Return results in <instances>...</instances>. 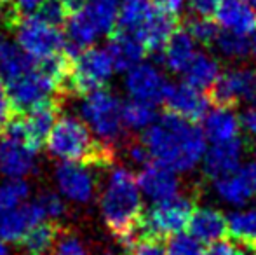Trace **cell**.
Instances as JSON below:
<instances>
[{
    "mask_svg": "<svg viewBox=\"0 0 256 255\" xmlns=\"http://www.w3.org/2000/svg\"><path fill=\"white\" fill-rule=\"evenodd\" d=\"M228 236L240 246L256 248V208L234 211L226 218Z\"/></svg>",
    "mask_w": 256,
    "mask_h": 255,
    "instance_id": "28",
    "label": "cell"
},
{
    "mask_svg": "<svg viewBox=\"0 0 256 255\" xmlns=\"http://www.w3.org/2000/svg\"><path fill=\"white\" fill-rule=\"evenodd\" d=\"M96 255H118L115 250H112V248H102V250H98L96 252Z\"/></svg>",
    "mask_w": 256,
    "mask_h": 255,
    "instance_id": "49",
    "label": "cell"
},
{
    "mask_svg": "<svg viewBox=\"0 0 256 255\" xmlns=\"http://www.w3.org/2000/svg\"><path fill=\"white\" fill-rule=\"evenodd\" d=\"M114 74V63L108 51L100 48H88L74 60L68 93L70 96H86L104 88Z\"/></svg>",
    "mask_w": 256,
    "mask_h": 255,
    "instance_id": "6",
    "label": "cell"
},
{
    "mask_svg": "<svg viewBox=\"0 0 256 255\" xmlns=\"http://www.w3.org/2000/svg\"><path fill=\"white\" fill-rule=\"evenodd\" d=\"M0 255H10L9 248H7V245H4L2 241H0Z\"/></svg>",
    "mask_w": 256,
    "mask_h": 255,
    "instance_id": "50",
    "label": "cell"
},
{
    "mask_svg": "<svg viewBox=\"0 0 256 255\" xmlns=\"http://www.w3.org/2000/svg\"><path fill=\"white\" fill-rule=\"evenodd\" d=\"M49 255H91L84 238L75 229L64 225Z\"/></svg>",
    "mask_w": 256,
    "mask_h": 255,
    "instance_id": "33",
    "label": "cell"
},
{
    "mask_svg": "<svg viewBox=\"0 0 256 255\" xmlns=\"http://www.w3.org/2000/svg\"><path fill=\"white\" fill-rule=\"evenodd\" d=\"M80 114L89 129L110 147H117L126 138V124L122 121V103L110 89L102 88L84 96Z\"/></svg>",
    "mask_w": 256,
    "mask_h": 255,
    "instance_id": "4",
    "label": "cell"
},
{
    "mask_svg": "<svg viewBox=\"0 0 256 255\" xmlns=\"http://www.w3.org/2000/svg\"><path fill=\"white\" fill-rule=\"evenodd\" d=\"M128 156L129 159L132 161L134 164H140V166H146V164H150V154L148 150L145 149V145H143L142 142L140 143H131V145L128 147Z\"/></svg>",
    "mask_w": 256,
    "mask_h": 255,
    "instance_id": "42",
    "label": "cell"
},
{
    "mask_svg": "<svg viewBox=\"0 0 256 255\" xmlns=\"http://www.w3.org/2000/svg\"><path fill=\"white\" fill-rule=\"evenodd\" d=\"M202 131L209 140L214 143L226 142L239 136L240 121L234 109L225 107H214L212 110H208V114L202 119Z\"/></svg>",
    "mask_w": 256,
    "mask_h": 255,
    "instance_id": "24",
    "label": "cell"
},
{
    "mask_svg": "<svg viewBox=\"0 0 256 255\" xmlns=\"http://www.w3.org/2000/svg\"><path fill=\"white\" fill-rule=\"evenodd\" d=\"M178 21L180 20H176V18L168 16V14L155 9L152 16L148 18V21L140 28V32L134 37L143 44L146 55H155L158 58L164 46L168 44L169 37L172 35V32L180 27Z\"/></svg>",
    "mask_w": 256,
    "mask_h": 255,
    "instance_id": "22",
    "label": "cell"
},
{
    "mask_svg": "<svg viewBox=\"0 0 256 255\" xmlns=\"http://www.w3.org/2000/svg\"><path fill=\"white\" fill-rule=\"evenodd\" d=\"M35 170V152L20 140L2 136L0 140V173L9 178H23Z\"/></svg>",
    "mask_w": 256,
    "mask_h": 255,
    "instance_id": "19",
    "label": "cell"
},
{
    "mask_svg": "<svg viewBox=\"0 0 256 255\" xmlns=\"http://www.w3.org/2000/svg\"><path fill=\"white\" fill-rule=\"evenodd\" d=\"M251 53H253V55H254V58H256V34H254L253 41H251Z\"/></svg>",
    "mask_w": 256,
    "mask_h": 255,
    "instance_id": "51",
    "label": "cell"
},
{
    "mask_svg": "<svg viewBox=\"0 0 256 255\" xmlns=\"http://www.w3.org/2000/svg\"><path fill=\"white\" fill-rule=\"evenodd\" d=\"M128 255H166V252L160 239L142 238Z\"/></svg>",
    "mask_w": 256,
    "mask_h": 255,
    "instance_id": "39",
    "label": "cell"
},
{
    "mask_svg": "<svg viewBox=\"0 0 256 255\" xmlns=\"http://www.w3.org/2000/svg\"><path fill=\"white\" fill-rule=\"evenodd\" d=\"M204 255H239V248L236 245H232V243L220 241L212 243L208 252H204Z\"/></svg>",
    "mask_w": 256,
    "mask_h": 255,
    "instance_id": "44",
    "label": "cell"
},
{
    "mask_svg": "<svg viewBox=\"0 0 256 255\" xmlns=\"http://www.w3.org/2000/svg\"><path fill=\"white\" fill-rule=\"evenodd\" d=\"M194 213V201L186 196H176L171 199L154 203L146 211H143L140 220L142 238L166 239L178 234L188 225Z\"/></svg>",
    "mask_w": 256,
    "mask_h": 255,
    "instance_id": "5",
    "label": "cell"
},
{
    "mask_svg": "<svg viewBox=\"0 0 256 255\" xmlns=\"http://www.w3.org/2000/svg\"><path fill=\"white\" fill-rule=\"evenodd\" d=\"M20 51H21L20 46H16L14 42H10L9 39L0 37V65L9 62V60L14 58Z\"/></svg>",
    "mask_w": 256,
    "mask_h": 255,
    "instance_id": "43",
    "label": "cell"
},
{
    "mask_svg": "<svg viewBox=\"0 0 256 255\" xmlns=\"http://www.w3.org/2000/svg\"><path fill=\"white\" fill-rule=\"evenodd\" d=\"M166 255H204V246L194 236L178 232L166 238Z\"/></svg>",
    "mask_w": 256,
    "mask_h": 255,
    "instance_id": "34",
    "label": "cell"
},
{
    "mask_svg": "<svg viewBox=\"0 0 256 255\" xmlns=\"http://www.w3.org/2000/svg\"><path fill=\"white\" fill-rule=\"evenodd\" d=\"M120 0H89L86 13L96 25L100 34H110L115 28Z\"/></svg>",
    "mask_w": 256,
    "mask_h": 255,
    "instance_id": "29",
    "label": "cell"
},
{
    "mask_svg": "<svg viewBox=\"0 0 256 255\" xmlns=\"http://www.w3.org/2000/svg\"><path fill=\"white\" fill-rule=\"evenodd\" d=\"M256 91V68H230L220 74L209 88L208 98L214 107L236 109L240 102H251Z\"/></svg>",
    "mask_w": 256,
    "mask_h": 255,
    "instance_id": "8",
    "label": "cell"
},
{
    "mask_svg": "<svg viewBox=\"0 0 256 255\" xmlns=\"http://www.w3.org/2000/svg\"><path fill=\"white\" fill-rule=\"evenodd\" d=\"M108 35H110L108 37V55H110L115 70L129 72L136 65L142 63L146 51L134 35L117 30V28H114Z\"/></svg>",
    "mask_w": 256,
    "mask_h": 255,
    "instance_id": "21",
    "label": "cell"
},
{
    "mask_svg": "<svg viewBox=\"0 0 256 255\" xmlns=\"http://www.w3.org/2000/svg\"><path fill=\"white\" fill-rule=\"evenodd\" d=\"M4 84H6L14 109L20 114L26 112L34 105H37L38 102L54 95V86L48 77H44L38 72L37 60H35L34 67L14 75V77L6 79Z\"/></svg>",
    "mask_w": 256,
    "mask_h": 255,
    "instance_id": "9",
    "label": "cell"
},
{
    "mask_svg": "<svg viewBox=\"0 0 256 255\" xmlns=\"http://www.w3.org/2000/svg\"><path fill=\"white\" fill-rule=\"evenodd\" d=\"M214 21L223 30L239 35L256 34V11L246 0H220Z\"/></svg>",
    "mask_w": 256,
    "mask_h": 255,
    "instance_id": "18",
    "label": "cell"
},
{
    "mask_svg": "<svg viewBox=\"0 0 256 255\" xmlns=\"http://www.w3.org/2000/svg\"><path fill=\"white\" fill-rule=\"evenodd\" d=\"M166 112L174 114L188 123H199L209 110V98L200 93L197 88L186 84V82H176L168 84L162 100Z\"/></svg>",
    "mask_w": 256,
    "mask_h": 255,
    "instance_id": "10",
    "label": "cell"
},
{
    "mask_svg": "<svg viewBox=\"0 0 256 255\" xmlns=\"http://www.w3.org/2000/svg\"><path fill=\"white\" fill-rule=\"evenodd\" d=\"M194 56H196V42L185 30V27H178L169 37L168 44L164 46L158 58L169 72L183 74L194 60Z\"/></svg>",
    "mask_w": 256,
    "mask_h": 255,
    "instance_id": "23",
    "label": "cell"
},
{
    "mask_svg": "<svg viewBox=\"0 0 256 255\" xmlns=\"http://www.w3.org/2000/svg\"><path fill=\"white\" fill-rule=\"evenodd\" d=\"M37 203L40 204V208L44 210L46 217H51L52 220L60 222L61 218H64V217H66V213H68L66 203L61 199L60 194H56V192H52V191L40 192Z\"/></svg>",
    "mask_w": 256,
    "mask_h": 255,
    "instance_id": "36",
    "label": "cell"
},
{
    "mask_svg": "<svg viewBox=\"0 0 256 255\" xmlns=\"http://www.w3.org/2000/svg\"><path fill=\"white\" fill-rule=\"evenodd\" d=\"M49 154L61 161L106 170L114 166L115 149L94 138L84 121L74 116H60L46 142Z\"/></svg>",
    "mask_w": 256,
    "mask_h": 255,
    "instance_id": "3",
    "label": "cell"
},
{
    "mask_svg": "<svg viewBox=\"0 0 256 255\" xmlns=\"http://www.w3.org/2000/svg\"><path fill=\"white\" fill-rule=\"evenodd\" d=\"M54 178H56L58 189L68 199L77 201L80 204H88L94 199L96 178L89 166L63 161L54 170Z\"/></svg>",
    "mask_w": 256,
    "mask_h": 255,
    "instance_id": "12",
    "label": "cell"
},
{
    "mask_svg": "<svg viewBox=\"0 0 256 255\" xmlns=\"http://www.w3.org/2000/svg\"><path fill=\"white\" fill-rule=\"evenodd\" d=\"M154 6L160 13L180 20L183 16V11H185V0H154Z\"/></svg>",
    "mask_w": 256,
    "mask_h": 255,
    "instance_id": "40",
    "label": "cell"
},
{
    "mask_svg": "<svg viewBox=\"0 0 256 255\" xmlns=\"http://www.w3.org/2000/svg\"><path fill=\"white\" fill-rule=\"evenodd\" d=\"M7 2H10V0H0V6H2V4H7Z\"/></svg>",
    "mask_w": 256,
    "mask_h": 255,
    "instance_id": "53",
    "label": "cell"
},
{
    "mask_svg": "<svg viewBox=\"0 0 256 255\" xmlns=\"http://www.w3.org/2000/svg\"><path fill=\"white\" fill-rule=\"evenodd\" d=\"M100 208L106 229L128 255L142 239L140 220L145 211L138 182L131 171L122 166L112 168L100 197Z\"/></svg>",
    "mask_w": 256,
    "mask_h": 255,
    "instance_id": "2",
    "label": "cell"
},
{
    "mask_svg": "<svg viewBox=\"0 0 256 255\" xmlns=\"http://www.w3.org/2000/svg\"><path fill=\"white\" fill-rule=\"evenodd\" d=\"M188 234L202 245H212L228 236L226 217L214 208H197L188 220Z\"/></svg>",
    "mask_w": 256,
    "mask_h": 255,
    "instance_id": "20",
    "label": "cell"
},
{
    "mask_svg": "<svg viewBox=\"0 0 256 255\" xmlns=\"http://www.w3.org/2000/svg\"><path fill=\"white\" fill-rule=\"evenodd\" d=\"M126 88L131 98L150 103V105H157L164 100L168 82L154 65L140 63L128 72Z\"/></svg>",
    "mask_w": 256,
    "mask_h": 255,
    "instance_id": "14",
    "label": "cell"
},
{
    "mask_svg": "<svg viewBox=\"0 0 256 255\" xmlns=\"http://www.w3.org/2000/svg\"><path fill=\"white\" fill-rule=\"evenodd\" d=\"M63 100L58 96H49V98L38 102L30 110L23 112L24 129H26V145L35 154L46 145L48 136L56 123V119L61 114V105Z\"/></svg>",
    "mask_w": 256,
    "mask_h": 255,
    "instance_id": "11",
    "label": "cell"
},
{
    "mask_svg": "<svg viewBox=\"0 0 256 255\" xmlns=\"http://www.w3.org/2000/svg\"><path fill=\"white\" fill-rule=\"evenodd\" d=\"M16 109H14L12 102H10V96L7 93V88L4 84V81L0 79V135L6 131L7 124L12 121V117L16 116Z\"/></svg>",
    "mask_w": 256,
    "mask_h": 255,
    "instance_id": "38",
    "label": "cell"
},
{
    "mask_svg": "<svg viewBox=\"0 0 256 255\" xmlns=\"http://www.w3.org/2000/svg\"><path fill=\"white\" fill-rule=\"evenodd\" d=\"M244 154L242 140L237 138L218 142L204 152L202 157V170L204 175L212 180H218L222 177L234 173L239 168L240 157Z\"/></svg>",
    "mask_w": 256,
    "mask_h": 255,
    "instance_id": "16",
    "label": "cell"
},
{
    "mask_svg": "<svg viewBox=\"0 0 256 255\" xmlns=\"http://www.w3.org/2000/svg\"><path fill=\"white\" fill-rule=\"evenodd\" d=\"M185 74V82L197 89H208L211 88L216 82V79L220 77V63L216 58H212L211 55H206V53H196L194 60L186 67Z\"/></svg>",
    "mask_w": 256,
    "mask_h": 255,
    "instance_id": "27",
    "label": "cell"
},
{
    "mask_svg": "<svg viewBox=\"0 0 256 255\" xmlns=\"http://www.w3.org/2000/svg\"><path fill=\"white\" fill-rule=\"evenodd\" d=\"M142 143L157 164L172 171H190L206 152V135L194 123L162 114L145 129Z\"/></svg>",
    "mask_w": 256,
    "mask_h": 255,
    "instance_id": "1",
    "label": "cell"
},
{
    "mask_svg": "<svg viewBox=\"0 0 256 255\" xmlns=\"http://www.w3.org/2000/svg\"><path fill=\"white\" fill-rule=\"evenodd\" d=\"M251 102H253V103H254V105H256V91H254V95H253V98H251Z\"/></svg>",
    "mask_w": 256,
    "mask_h": 255,
    "instance_id": "52",
    "label": "cell"
},
{
    "mask_svg": "<svg viewBox=\"0 0 256 255\" xmlns=\"http://www.w3.org/2000/svg\"><path fill=\"white\" fill-rule=\"evenodd\" d=\"M60 4L66 16H75V14L82 13L88 7L89 0H60Z\"/></svg>",
    "mask_w": 256,
    "mask_h": 255,
    "instance_id": "45",
    "label": "cell"
},
{
    "mask_svg": "<svg viewBox=\"0 0 256 255\" xmlns=\"http://www.w3.org/2000/svg\"><path fill=\"white\" fill-rule=\"evenodd\" d=\"M185 30L190 34L194 42L204 46V48H212L220 34V25L212 18L197 16L196 14V16L186 18Z\"/></svg>",
    "mask_w": 256,
    "mask_h": 255,
    "instance_id": "32",
    "label": "cell"
},
{
    "mask_svg": "<svg viewBox=\"0 0 256 255\" xmlns=\"http://www.w3.org/2000/svg\"><path fill=\"white\" fill-rule=\"evenodd\" d=\"M154 0H124L118 7L115 28L136 35L154 14Z\"/></svg>",
    "mask_w": 256,
    "mask_h": 255,
    "instance_id": "26",
    "label": "cell"
},
{
    "mask_svg": "<svg viewBox=\"0 0 256 255\" xmlns=\"http://www.w3.org/2000/svg\"><path fill=\"white\" fill-rule=\"evenodd\" d=\"M239 255H256V248H246V246H240Z\"/></svg>",
    "mask_w": 256,
    "mask_h": 255,
    "instance_id": "48",
    "label": "cell"
},
{
    "mask_svg": "<svg viewBox=\"0 0 256 255\" xmlns=\"http://www.w3.org/2000/svg\"><path fill=\"white\" fill-rule=\"evenodd\" d=\"M30 187L21 178H12L0 184V210H9L21 204L28 197Z\"/></svg>",
    "mask_w": 256,
    "mask_h": 255,
    "instance_id": "35",
    "label": "cell"
},
{
    "mask_svg": "<svg viewBox=\"0 0 256 255\" xmlns=\"http://www.w3.org/2000/svg\"><path fill=\"white\" fill-rule=\"evenodd\" d=\"M14 34H16L20 49L34 60L58 55L64 51V46H66V37L61 32V28L48 25L35 16L24 18Z\"/></svg>",
    "mask_w": 256,
    "mask_h": 255,
    "instance_id": "7",
    "label": "cell"
},
{
    "mask_svg": "<svg viewBox=\"0 0 256 255\" xmlns=\"http://www.w3.org/2000/svg\"><path fill=\"white\" fill-rule=\"evenodd\" d=\"M212 48H216V51H218L220 55L228 60H242L250 56L251 41L246 35L234 34V32H228V30H220Z\"/></svg>",
    "mask_w": 256,
    "mask_h": 255,
    "instance_id": "31",
    "label": "cell"
},
{
    "mask_svg": "<svg viewBox=\"0 0 256 255\" xmlns=\"http://www.w3.org/2000/svg\"><path fill=\"white\" fill-rule=\"evenodd\" d=\"M64 225L58 220H42L18 241L23 255H49Z\"/></svg>",
    "mask_w": 256,
    "mask_h": 255,
    "instance_id": "25",
    "label": "cell"
},
{
    "mask_svg": "<svg viewBox=\"0 0 256 255\" xmlns=\"http://www.w3.org/2000/svg\"><path fill=\"white\" fill-rule=\"evenodd\" d=\"M242 126L248 129L253 136H256V107L253 109H248L246 112L242 114V119H240Z\"/></svg>",
    "mask_w": 256,
    "mask_h": 255,
    "instance_id": "47",
    "label": "cell"
},
{
    "mask_svg": "<svg viewBox=\"0 0 256 255\" xmlns=\"http://www.w3.org/2000/svg\"><path fill=\"white\" fill-rule=\"evenodd\" d=\"M251 4H253V7H254V11H256V0H251Z\"/></svg>",
    "mask_w": 256,
    "mask_h": 255,
    "instance_id": "54",
    "label": "cell"
},
{
    "mask_svg": "<svg viewBox=\"0 0 256 255\" xmlns=\"http://www.w3.org/2000/svg\"><path fill=\"white\" fill-rule=\"evenodd\" d=\"M214 191L234 206H242L256 196V157L239 166L234 173L214 180Z\"/></svg>",
    "mask_w": 256,
    "mask_h": 255,
    "instance_id": "13",
    "label": "cell"
},
{
    "mask_svg": "<svg viewBox=\"0 0 256 255\" xmlns=\"http://www.w3.org/2000/svg\"><path fill=\"white\" fill-rule=\"evenodd\" d=\"M140 191L154 203L180 196V180L174 171L157 163H150L142 168L136 177Z\"/></svg>",
    "mask_w": 256,
    "mask_h": 255,
    "instance_id": "17",
    "label": "cell"
},
{
    "mask_svg": "<svg viewBox=\"0 0 256 255\" xmlns=\"http://www.w3.org/2000/svg\"><path fill=\"white\" fill-rule=\"evenodd\" d=\"M155 119H157L155 105L140 102V100L134 98L122 103V121H124L126 128L146 129Z\"/></svg>",
    "mask_w": 256,
    "mask_h": 255,
    "instance_id": "30",
    "label": "cell"
},
{
    "mask_svg": "<svg viewBox=\"0 0 256 255\" xmlns=\"http://www.w3.org/2000/svg\"><path fill=\"white\" fill-rule=\"evenodd\" d=\"M42 2H44V0H16L14 6L20 9V13L23 14V16H32V14L38 9V6H40Z\"/></svg>",
    "mask_w": 256,
    "mask_h": 255,
    "instance_id": "46",
    "label": "cell"
},
{
    "mask_svg": "<svg viewBox=\"0 0 256 255\" xmlns=\"http://www.w3.org/2000/svg\"><path fill=\"white\" fill-rule=\"evenodd\" d=\"M186 4H188L190 9H192L197 16L211 18V16H214L216 9H218L220 0H186Z\"/></svg>",
    "mask_w": 256,
    "mask_h": 255,
    "instance_id": "41",
    "label": "cell"
},
{
    "mask_svg": "<svg viewBox=\"0 0 256 255\" xmlns=\"http://www.w3.org/2000/svg\"><path fill=\"white\" fill-rule=\"evenodd\" d=\"M32 16L38 18V20L46 21L48 25H52L56 28H61L64 27L66 14H64L63 7H61L60 0H44Z\"/></svg>",
    "mask_w": 256,
    "mask_h": 255,
    "instance_id": "37",
    "label": "cell"
},
{
    "mask_svg": "<svg viewBox=\"0 0 256 255\" xmlns=\"http://www.w3.org/2000/svg\"><path fill=\"white\" fill-rule=\"evenodd\" d=\"M44 210L37 201L21 203L9 210H0V239L18 243L32 227L42 222Z\"/></svg>",
    "mask_w": 256,
    "mask_h": 255,
    "instance_id": "15",
    "label": "cell"
}]
</instances>
